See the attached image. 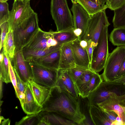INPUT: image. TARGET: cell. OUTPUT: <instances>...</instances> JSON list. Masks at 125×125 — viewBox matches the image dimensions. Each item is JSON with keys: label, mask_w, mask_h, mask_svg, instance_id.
Returning a JSON list of instances; mask_svg holds the SVG:
<instances>
[{"label": "cell", "mask_w": 125, "mask_h": 125, "mask_svg": "<svg viewBox=\"0 0 125 125\" xmlns=\"http://www.w3.org/2000/svg\"><path fill=\"white\" fill-rule=\"evenodd\" d=\"M3 82L2 80L0 79V98L1 100L2 97V83Z\"/></svg>", "instance_id": "f6af8a7d"}, {"label": "cell", "mask_w": 125, "mask_h": 125, "mask_svg": "<svg viewBox=\"0 0 125 125\" xmlns=\"http://www.w3.org/2000/svg\"><path fill=\"white\" fill-rule=\"evenodd\" d=\"M23 1L25 2H27L28 1H30V0H22Z\"/></svg>", "instance_id": "f907efd6"}, {"label": "cell", "mask_w": 125, "mask_h": 125, "mask_svg": "<svg viewBox=\"0 0 125 125\" xmlns=\"http://www.w3.org/2000/svg\"><path fill=\"white\" fill-rule=\"evenodd\" d=\"M124 116H125V113H124Z\"/></svg>", "instance_id": "f5cc1de1"}, {"label": "cell", "mask_w": 125, "mask_h": 125, "mask_svg": "<svg viewBox=\"0 0 125 125\" xmlns=\"http://www.w3.org/2000/svg\"><path fill=\"white\" fill-rule=\"evenodd\" d=\"M61 54L60 49L45 56L34 59L32 62L44 67L59 70Z\"/></svg>", "instance_id": "e0dca14e"}, {"label": "cell", "mask_w": 125, "mask_h": 125, "mask_svg": "<svg viewBox=\"0 0 125 125\" xmlns=\"http://www.w3.org/2000/svg\"><path fill=\"white\" fill-rule=\"evenodd\" d=\"M34 12L30 6V1L25 2L22 0H15L10 12L9 31H13Z\"/></svg>", "instance_id": "ba28073f"}, {"label": "cell", "mask_w": 125, "mask_h": 125, "mask_svg": "<svg viewBox=\"0 0 125 125\" xmlns=\"http://www.w3.org/2000/svg\"><path fill=\"white\" fill-rule=\"evenodd\" d=\"M8 0H0V1H3V2H6Z\"/></svg>", "instance_id": "681fc988"}, {"label": "cell", "mask_w": 125, "mask_h": 125, "mask_svg": "<svg viewBox=\"0 0 125 125\" xmlns=\"http://www.w3.org/2000/svg\"><path fill=\"white\" fill-rule=\"evenodd\" d=\"M71 10L73 14L74 29L79 28L82 31L80 37L85 31L90 18V15L80 5L77 3L73 4Z\"/></svg>", "instance_id": "5bb4252c"}, {"label": "cell", "mask_w": 125, "mask_h": 125, "mask_svg": "<svg viewBox=\"0 0 125 125\" xmlns=\"http://www.w3.org/2000/svg\"><path fill=\"white\" fill-rule=\"evenodd\" d=\"M52 36V30L45 31L39 28L22 50H45L53 47L54 39Z\"/></svg>", "instance_id": "30bf717a"}, {"label": "cell", "mask_w": 125, "mask_h": 125, "mask_svg": "<svg viewBox=\"0 0 125 125\" xmlns=\"http://www.w3.org/2000/svg\"><path fill=\"white\" fill-rule=\"evenodd\" d=\"M21 106L24 112L27 115L38 113L42 111V107L35 100L29 82L26 84L24 102Z\"/></svg>", "instance_id": "2e32d148"}, {"label": "cell", "mask_w": 125, "mask_h": 125, "mask_svg": "<svg viewBox=\"0 0 125 125\" xmlns=\"http://www.w3.org/2000/svg\"><path fill=\"white\" fill-rule=\"evenodd\" d=\"M1 30L0 51L2 49L3 44L7 33L9 31V24L8 21L5 22L0 25Z\"/></svg>", "instance_id": "836d02e7"}, {"label": "cell", "mask_w": 125, "mask_h": 125, "mask_svg": "<svg viewBox=\"0 0 125 125\" xmlns=\"http://www.w3.org/2000/svg\"><path fill=\"white\" fill-rule=\"evenodd\" d=\"M97 105L103 110L114 112L125 125V94L119 95L115 93L113 94Z\"/></svg>", "instance_id": "7c38bea8"}, {"label": "cell", "mask_w": 125, "mask_h": 125, "mask_svg": "<svg viewBox=\"0 0 125 125\" xmlns=\"http://www.w3.org/2000/svg\"><path fill=\"white\" fill-rule=\"evenodd\" d=\"M94 72L90 68L87 69L76 81L75 84L79 96L84 88L92 78Z\"/></svg>", "instance_id": "83f0119b"}, {"label": "cell", "mask_w": 125, "mask_h": 125, "mask_svg": "<svg viewBox=\"0 0 125 125\" xmlns=\"http://www.w3.org/2000/svg\"><path fill=\"white\" fill-rule=\"evenodd\" d=\"M73 32L75 35L79 38L82 34V31L80 29L76 28L73 29Z\"/></svg>", "instance_id": "7bdbcfd3"}, {"label": "cell", "mask_w": 125, "mask_h": 125, "mask_svg": "<svg viewBox=\"0 0 125 125\" xmlns=\"http://www.w3.org/2000/svg\"><path fill=\"white\" fill-rule=\"evenodd\" d=\"M92 1L97 3H99L98 0H90Z\"/></svg>", "instance_id": "7dc6e473"}, {"label": "cell", "mask_w": 125, "mask_h": 125, "mask_svg": "<svg viewBox=\"0 0 125 125\" xmlns=\"http://www.w3.org/2000/svg\"><path fill=\"white\" fill-rule=\"evenodd\" d=\"M125 3V0H111L106 5L107 8L114 10L121 7Z\"/></svg>", "instance_id": "d590c367"}, {"label": "cell", "mask_w": 125, "mask_h": 125, "mask_svg": "<svg viewBox=\"0 0 125 125\" xmlns=\"http://www.w3.org/2000/svg\"><path fill=\"white\" fill-rule=\"evenodd\" d=\"M125 60V46H118L109 54L101 75L103 81H112L115 79L117 74Z\"/></svg>", "instance_id": "52a82bcc"}, {"label": "cell", "mask_w": 125, "mask_h": 125, "mask_svg": "<svg viewBox=\"0 0 125 125\" xmlns=\"http://www.w3.org/2000/svg\"><path fill=\"white\" fill-rule=\"evenodd\" d=\"M38 113L27 115L19 121L16 122L15 125H38L41 117Z\"/></svg>", "instance_id": "4dcf8cb0"}, {"label": "cell", "mask_w": 125, "mask_h": 125, "mask_svg": "<svg viewBox=\"0 0 125 125\" xmlns=\"http://www.w3.org/2000/svg\"><path fill=\"white\" fill-rule=\"evenodd\" d=\"M114 93L119 95L125 94V86L114 81H103L86 97L88 105L90 106L97 104Z\"/></svg>", "instance_id": "277c9868"}, {"label": "cell", "mask_w": 125, "mask_h": 125, "mask_svg": "<svg viewBox=\"0 0 125 125\" xmlns=\"http://www.w3.org/2000/svg\"><path fill=\"white\" fill-rule=\"evenodd\" d=\"M10 121L9 119H5L3 116H0V125H9Z\"/></svg>", "instance_id": "60d3db41"}, {"label": "cell", "mask_w": 125, "mask_h": 125, "mask_svg": "<svg viewBox=\"0 0 125 125\" xmlns=\"http://www.w3.org/2000/svg\"><path fill=\"white\" fill-rule=\"evenodd\" d=\"M73 4L77 3V0H71Z\"/></svg>", "instance_id": "c3c4849f"}, {"label": "cell", "mask_w": 125, "mask_h": 125, "mask_svg": "<svg viewBox=\"0 0 125 125\" xmlns=\"http://www.w3.org/2000/svg\"><path fill=\"white\" fill-rule=\"evenodd\" d=\"M3 49L4 54L12 61L15 53L16 47L15 44L13 31H8L4 41Z\"/></svg>", "instance_id": "603a6c76"}, {"label": "cell", "mask_w": 125, "mask_h": 125, "mask_svg": "<svg viewBox=\"0 0 125 125\" xmlns=\"http://www.w3.org/2000/svg\"><path fill=\"white\" fill-rule=\"evenodd\" d=\"M73 29L62 31H54L52 33L54 38L59 44L63 45L75 40L77 38L73 32Z\"/></svg>", "instance_id": "cb8c5ba5"}, {"label": "cell", "mask_w": 125, "mask_h": 125, "mask_svg": "<svg viewBox=\"0 0 125 125\" xmlns=\"http://www.w3.org/2000/svg\"><path fill=\"white\" fill-rule=\"evenodd\" d=\"M80 40L77 38L69 42L77 66L90 68V64L87 49L82 48L80 44Z\"/></svg>", "instance_id": "9a60e30c"}, {"label": "cell", "mask_w": 125, "mask_h": 125, "mask_svg": "<svg viewBox=\"0 0 125 125\" xmlns=\"http://www.w3.org/2000/svg\"><path fill=\"white\" fill-rule=\"evenodd\" d=\"M44 111L55 113L77 125H82L86 119L81 109L79 96L77 99L56 86L51 88L42 106V111Z\"/></svg>", "instance_id": "6da1fadb"}, {"label": "cell", "mask_w": 125, "mask_h": 125, "mask_svg": "<svg viewBox=\"0 0 125 125\" xmlns=\"http://www.w3.org/2000/svg\"><path fill=\"white\" fill-rule=\"evenodd\" d=\"M51 13L57 28V31L74 29L73 16L66 0H51Z\"/></svg>", "instance_id": "3957f363"}, {"label": "cell", "mask_w": 125, "mask_h": 125, "mask_svg": "<svg viewBox=\"0 0 125 125\" xmlns=\"http://www.w3.org/2000/svg\"><path fill=\"white\" fill-rule=\"evenodd\" d=\"M102 110L108 119L112 123L116 120L118 116L113 111Z\"/></svg>", "instance_id": "f35d334b"}, {"label": "cell", "mask_w": 125, "mask_h": 125, "mask_svg": "<svg viewBox=\"0 0 125 125\" xmlns=\"http://www.w3.org/2000/svg\"><path fill=\"white\" fill-rule=\"evenodd\" d=\"M37 14L34 12L13 31L15 52L22 50L40 28Z\"/></svg>", "instance_id": "7a4b0ae2"}, {"label": "cell", "mask_w": 125, "mask_h": 125, "mask_svg": "<svg viewBox=\"0 0 125 125\" xmlns=\"http://www.w3.org/2000/svg\"><path fill=\"white\" fill-rule=\"evenodd\" d=\"M56 86L76 98H79V95L75 83L68 69L59 70Z\"/></svg>", "instance_id": "4fadbf2b"}, {"label": "cell", "mask_w": 125, "mask_h": 125, "mask_svg": "<svg viewBox=\"0 0 125 125\" xmlns=\"http://www.w3.org/2000/svg\"><path fill=\"white\" fill-rule=\"evenodd\" d=\"M12 61L15 72L22 81L26 83L33 80L31 67L29 62L25 59L22 50L15 52Z\"/></svg>", "instance_id": "8fae6325"}, {"label": "cell", "mask_w": 125, "mask_h": 125, "mask_svg": "<svg viewBox=\"0 0 125 125\" xmlns=\"http://www.w3.org/2000/svg\"><path fill=\"white\" fill-rule=\"evenodd\" d=\"M114 11L112 22L114 28L125 27V3Z\"/></svg>", "instance_id": "f1b7e54d"}, {"label": "cell", "mask_w": 125, "mask_h": 125, "mask_svg": "<svg viewBox=\"0 0 125 125\" xmlns=\"http://www.w3.org/2000/svg\"><path fill=\"white\" fill-rule=\"evenodd\" d=\"M29 82L35 100L42 107L49 96L51 88L38 83L33 80Z\"/></svg>", "instance_id": "d6986e66"}, {"label": "cell", "mask_w": 125, "mask_h": 125, "mask_svg": "<svg viewBox=\"0 0 125 125\" xmlns=\"http://www.w3.org/2000/svg\"><path fill=\"white\" fill-rule=\"evenodd\" d=\"M8 6L7 1H0V25L9 21L10 11Z\"/></svg>", "instance_id": "d6a6232c"}, {"label": "cell", "mask_w": 125, "mask_h": 125, "mask_svg": "<svg viewBox=\"0 0 125 125\" xmlns=\"http://www.w3.org/2000/svg\"><path fill=\"white\" fill-rule=\"evenodd\" d=\"M39 114L46 121L48 125H75L74 122L62 117L53 112L41 111Z\"/></svg>", "instance_id": "44dd1931"}, {"label": "cell", "mask_w": 125, "mask_h": 125, "mask_svg": "<svg viewBox=\"0 0 125 125\" xmlns=\"http://www.w3.org/2000/svg\"><path fill=\"white\" fill-rule=\"evenodd\" d=\"M80 44L82 48L87 50L88 44L86 41L84 40H80Z\"/></svg>", "instance_id": "ee69618b"}, {"label": "cell", "mask_w": 125, "mask_h": 125, "mask_svg": "<svg viewBox=\"0 0 125 125\" xmlns=\"http://www.w3.org/2000/svg\"><path fill=\"white\" fill-rule=\"evenodd\" d=\"M100 4L103 6L106 5L107 0H98Z\"/></svg>", "instance_id": "bcb514c9"}, {"label": "cell", "mask_w": 125, "mask_h": 125, "mask_svg": "<svg viewBox=\"0 0 125 125\" xmlns=\"http://www.w3.org/2000/svg\"><path fill=\"white\" fill-rule=\"evenodd\" d=\"M113 81L123 84L125 86V74L119 78L115 79Z\"/></svg>", "instance_id": "b9f144b4"}, {"label": "cell", "mask_w": 125, "mask_h": 125, "mask_svg": "<svg viewBox=\"0 0 125 125\" xmlns=\"http://www.w3.org/2000/svg\"><path fill=\"white\" fill-rule=\"evenodd\" d=\"M125 74V60L122 63L117 74L115 79Z\"/></svg>", "instance_id": "ab89813d"}, {"label": "cell", "mask_w": 125, "mask_h": 125, "mask_svg": "<svg viewBox=\"0 0 125 125\" xmlns=\"http://www.w3.org/2000/svg\"><path fill=\"white\" fill-rule=\"evenodd\" d=\"M17 83V91L16 94L17 97L19 100L22 106L23 104L25 98V92L26 83L23 82L20 79L15 72Z\"/></svg>", "instance_id": "1f68e13d"}, {"label": "cell", "mask_w": 125, "mask_h": 125, "mask_svg": "<svg viewBox=\"0 0 125 125\" xmlns=\"http://www.w3.org/2000/svg\"><path fill=\"white\" fill-rule=\"evenodd\" d=\"M60 50L59 70H67L76 67L74 57L69 43L63 45Z\"/></svg>", "instance_id": "ac0fdd59"}, {"label": "cell", "mask_w": 125, "mask_h": 125, "mask_svg": "<svg viewBox=\"0 0 125 125\" xmlns=\"http://www.w3.org/2000/svg\"><path fill=\"white\" fill-rule=\"evenodd\" d=\"M87 69L76 66L74 68L68 69V70L75 83L76 80Z\"/></svg>", "instance_id": "e575fe53"}, {"label": "cell", "mask_w": 125, "mask_h": 125, "mask_svg": "<svg viewBox=\"0 0 125 125\" xmlns=\"http://www.w3.org/2000/svg\"><path fill=\"white\" fill-rule=\"evenodd\" d=\"M9 59L4 54V60L0 65V79L7 84L11 82L9 72Z\"/></svg>", "instance_id": "f546056e"}, {"label": "cell", "mask_w": 125, "mask_h": 125, "mask_svg": "<svg viewBox=\"0 0 125 125\" xmlns=\"http://www.w3.org/2000/svg\"><path fill=\"white\" fill-rule=\"evenodd\" d=\"M109 39L114 45L125 46V27L115 28L110 34Z\"/></svg>", "instance_id": "4316f807"}, {"label": "cell", "mask_w": 125, "mask_h": 125, "mask_svg": "<svg viewBox=\"0 0 125 125\" xmlns=\"http://www.w3.org/2000/svg\"><path fill=\"white\" fill-rule=\"evenodd\" d=\"M89 112L94 125H112V122L108 119L104 111L97 104L90 106Z\"/></svg>", "instance_id": "ffe728a7"}, {"label": "cell", "mask_w": 125, "mask_h": 125, "mask_svg": "<svg viewBox=\"0 0 125 125\" xmlns=\"http://www.w3.org/2000/svg\"><path fill=\"white\" fill-rule=\"evenodd\" d=\"M87 42L88 44L87 50L90 65L92 60L94 51L95 47L94 43L92 41Z\"/></svg>", "instance_id": "74e56055"}, {"label": "cell", "mask_w": 125, "mask_h": 125, "mask_svg": "<svg viewBox=\"0 0 125 125\" xmlns=\"http://www.w3.org/2000/svg\"><path fill=\"white\" fill-rule=\"evenodd\" d=\"M105 10H103L93 15H90L87 27L83 35L80 37V40L91 41L95 47L98 44V39L104 29L110 25Z\"/></svg>", "instance_id": "5b68a950"}, {"label": "cell", "mask_w": 125, "mask_h": 125, "mask_svg": "<svg viewBox=\"0 0 125 125\" xmlns=\"http://www.w3.org/2000/svg\"><path fill=\"white\" fill-rule=\"evenodd\" d=\"M111 0H107V1L106 4L109 2Z\"/></svg>", "instance_id": "816d5d0a"}, {"label": "cell", "mask_w": 125, "mask_h": 125, "mask_svg": "<svg viewBox=\"0 0 125 125\" xmlns=\"http://www.w3.org/2000/svg\"><path fill=\"white\" fill-rule=\"evenodd\" d=\"M29 62L34 81L50 88L56 86L59 70L46 68L32 62Z\"/></svg>", "instance_id": "9c48e42d"}, {"label": "cell", "mask_w": 125, "mask_h": 125, "mask_svg": "<svg viewBox=\"0 0 125 125\" xmlns=\"http://www.w3.org/2000/svg\"><path fill=\"white\" fill-rule=\"evenodd\" d=\"M103 81L101 75L98 73L94 72L92 78L84 88L79 96L83 98L87 97Z\"/></svg>", "instance_id": "d4e9b609"}, {"label": "cell", "mask_w": 125, "mask_h": 125, "mask_svg": "<svg viewBox=\"0 0 125 125\" xmlns=\"http://www.w3.org/2000/svg\"><path fill=\"white\" fill-rule=\"evenodd\" d=\"M58 44L45 50H22L25 59L28 62L32 60L43 57L60 49L62 45Z\"/></svg>", "instance_id": "7402d4cb"}, {"label": "cell", "mask_w": 125, "mask_h": 125, "mask_svg": "<svg viewBox=\"0 0 125 125\" xmlns=\"http://www.w3.org/2000/svg\"><path fill=\"white\" fill-rule=\"evenodd\" d=\"M77 3L80 5L90 15L95 14L107 8L106 5L103 6L90 0H77Z\"/></svg>", "instance_id": "484cf974"}, {"label": "cell", "mask_w": 125, "mask_h": 125, "mask_svg": "<svg viewBox=\"0 0 125 125\" xmlns=\"http://www.w3.org/2000/svg\"><path fill=\"white\" fill-rule=\"evenodd\" d=\"M9 69L10 75L11 82L15 90V94L17 91V83L15 73L11 61L9 59Z\"/></svg>", "instance_id": "8d00e7d4"}, {"label": "cell", "mask_w": 125, "mask_h": 125, "mask_svg": "<svg viewBox=\"0 0 125 125\" xmlns=\"http://www.w3.org/2000/svg\"><path fill=\"white\" fill-rule=\"evenodd\" d=\"M108 27H106L103 30L94 51L90 69L94 72L98 73L104 69L109 54Z\"/></svg>", "instance_id": "8992f818"}]
</instances>
